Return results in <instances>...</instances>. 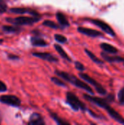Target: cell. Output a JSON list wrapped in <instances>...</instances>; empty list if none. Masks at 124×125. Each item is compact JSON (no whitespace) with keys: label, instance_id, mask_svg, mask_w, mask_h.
Here are the masks:
<instances>
[{"label":"cell","instance_id":"1","mask_svg":"<svg viewBox=\"0 0 124 125\" xmlns=\"http://www.w3.org/2000/svg\"><path fill=\"white\" fill-rule=\"evenodd\" d=\"M56 74L58 77H60V78H63L64 80L68 81L69 83L73 84L74 86H77V88H80L83 90H85L92 95L94 94V92L93 91L92 88L90 86H88V84H86V83H84L83 81H82L81 80H80L79 78H77L76 76H75L72 74H69L68 73L59 71V70H56Z\"/></svg>","mask_w":124,"mask_h":125},{"label":"cell","instance_id":"2","mask_svg":"<svg viewBox=\"0 0 124 125\" xmlns=\"http://www.w3.org/2000/svg\"><path fill=\"white\" fill-rule=\"evenodd\" d=\"M40 20L39 16H33V17H28V16H20L17 18H7L6 21L13 25H29L33 24L36 22H38Z\"/></svg>","mask_w":124,"mask_h":125},{"label":"cell","instance_id":"3","mask_svg":"<svg viewBox=\"0 0 124 125\" xmlns=\"http://www.w3.org/2000/svg\"><path fill=\"white\" fill-rule=\"evenodd\" d=\"M67 103L70 105V107L74 111H86V105L80 100V99L72 92H67Z\"/></svg>","mask_w":124,"mask_h":125},{"label":"cell","instance_id":"4","mask_svg":"<svg viewBox=\"0 0 124 125\" xmlns=\"http://www.w3.org/2000/svg\"><path fill=\"white\" fill-rule=\"evenodd\" d=\"M79 76L83 79L85 81H86L87 83H88L89 84L92 85L96 91L101 95H105L107 94V90L99 83L97 82L95 79H94L93 78H91V76H89L88 75L84 73H79Z\"/></svg>","mask_w":124,"mask_h":125},{"label":"cell","instance_id":"5","mask_svg":"<svg viewBox=\"0 0 124 125\" xmlns=\"http://www.w3.org/2000/svg\"><path fill=\"white\" fill-rule=\"evenodd\" d=\"M88 21L91 23H94V25H96V26H98L99 28H100L103 31H105L107 34L110 35L111 37H115L116 36V34H115V31L113 29V28L109 24L105 23V21H101L99 19H88Z\"/></svg>","mask_w":124,"mask_h":125},{"label":"cell","instance_id":"6","mask_svg":"<svg viewBox=\"0 0 124 125\" xmlns=\"http://www.w3.org/2000/svg\"><path fill=\"white\" fill-rule=\"evenodd\" d=\"M0 103L14 107H18L20 105L21 101L15 95H2L0 97Z\"/></svg>","mask_w":124,"mask_h":125},{"label":"cell","instance_id":"7","mask_svg":"<svg viewBox=\"0 0 124 125\" xmlns=\"http://www.w3.org/2000/svg\"><path fill=\"white\" fill-rule=\"evenodd\" d=\"M77 31L81 34H83L86 36L91 37H97L103 36V34L101 31H99L97 30L90 29V28H86V27L80 26L77 28Z\"/></svg>","mask_w":124,"mask_h":125},{"label":"cell","instance_id":"8","mask_svg":"<svg viewBox=\"0 0 124 125\" xmlns=\"http://www.w3.org/2000/svg\"><path fill=\"white\" fill-rule=\"evenodd\" d=\"M33 56L38 57L39 59H42L43 60L50 62H58V59L56 57H55L54 56H53L52 54H50V53H47V52H34L32 53Z\"/></svg>","mask_w":124,"mask_h":125},{"label":"cell","instance_id":"9","mask_svg":"<svg viewBox=\"0 0 124 125\" xmlns=\"http://www.w3.org/2000/svg\"><path fill=\"white\" fill-rule=\"evenodd\" d=\"M10 12L15 13V14H25V13H28L30 14L33 16H39V13L32 10V9H29V8H23V7H15V8H12L10 9Z\"/></svg>","mask_w":124,"mask_h":125},{"label":"cell","instance_id":"10","mask_svg":"<svg viewBox=\"0 0 124 125\" xmlns=\"http://www.w3.org/2000/svg\"><path fill=\"white\" fill-rule=\"evenodd\" d=\"M101 56L103 58V59L107 62H124V57L120 56H110L109 54H107L105 52H102L101 53Z\"/></svg>","mask_w":124,"mask_h":125},{"label":"cell","instance_id":"11","mask_svg":"<svg viewBox=\"0 0 124 125\" xmlns=\"http://www.w3.org/2000/svg\"><path fill=\"white\" fill-rule=\"evenodd\" d=\"M100 48L102 49L103 51H105V53H108V54H117L119 51L118 49L113 46L111 44L107 43V42H102L100 44Z\"/></svg>","mask_w":124,"mask_h":125},{"label":"cell","instance_id":"12","mask_svg":"<svg viewBox=\"0 0 124 125\" xmlns=\"http://www.w3.org/2000/svg\"><path fill=\"white\" fill-rule=\"evenodd\" d=\"M45 124L42 116L39 114L34 113L29 119V125H44Z\"/></svg>","mask_w":124,"mask_h":125},{"label":"cell","instance_id":"13","mask_svg":"<svg viewBox=\"0 0 124 125\" xmlns=\"http://www.w3.org/2000/svg\"><path fill=\"white\" fill-rule=\"evenodd\" d=\"M31 42L32 45L34 46H37V47H45L47 46L48 44V42L44 40L43 39L38 37H33L31 39Z\"/></svg>","mask_w":124,"mask_h":125},{"label":"cell","instance_id":"14","mask_svg":"<svg viewBox=\"0 0 124 125\" xmlns=\"http://www.w3.org/2000/svg\"><path fill=\"white\" fill-rule=\"evenodd\" d=\"M56 18L58 21V23L63 26H69V23L67 18V17L61 12H58L56 13Z\"/></svg>","mask_w":124,"mask_h":125},{"label":"cell","instance_id":"15","mask_svg":"<svg viewBox=\"0 0 124 125\" xmlns=\"http://www.w3.org/2000/svg\"><path fill=\"white\" fill-rule=\"evenodd\" d=\"M54 48H55V49L56 50V51L59 53V55H60L63 59L67 60L68 62H71V61H72L71 58H70V57L68 56V54L64 51V49L62 48L61 46H60V45H58V44H55V45H54Z\"/></svg>","mask_w":124,"mask_h":125},{"label":"cell","instance_id":"16","mask_svg":"<svg viewBox=\"0 0 124 125\" xmlns=\"http://www.w3.org/2000/svg\"><path fill=\"white\" fill-rule=\"evenodd\" d=\"M2 29L4 31L7 33H16L21 31V28L18 27L17 25L15 26H3Z\"/></svg>","mask_w":124,"mask_h":125},{"label":"cell","instance_id":"17","mask_svg":"<svg viewBox=\"0 0 124 125\" xmlns=\"http://www.w3.org/2000/svg\"><path fill=\"white\" fill-rule=\"evenodd\" d=\"M85 52L87 53V55L89 56V58H90L94 62H95V63H96V64H104V62L102 61L101 59H99L98 57H96V56L94 55V53H93L91 51H89V50H88V49H85Z\"/></svg>","mask_w":124,"mask_h":125},{"label":"cell","instance_id":"18","mask_svg":"<svg viewBox=\"0 0 124 125\" xmlns=\"http://www.w3.org/2000/svg\"><path fill=\"white\" fill-rule=\"evenodd\" d=\"M50 116L53 118V119L58 124V125H69V122H66V121H64L63 119H61L59 116H58L55 113H53V112H51V111H50Z\"/></svg>","mask_w":124,"mask_h":125},{"label":"cell","instance_id":"19","mask_svg":"<svg viewBox=\"0 0 124 125\" xmlns=\"http://www.w3.org/2000/svg\"><path fill=\"white\" fill-rule=\"evenodd\" d=\"M43 25L52 29H58L59 26H58L55 22L52 21H49V20H46L43 22Z\"/></svg>","mask_w":124,"mask_h":125},{"label":"cell","instance_id":"20","mask_svg":"<svg viewBox=\"0 0 124 125\" xmlns=\"http://www.w3.org/2000/svg\"><path fill=\"white\" fill-rule=\"evenodd\" d=\"M54 37H55V40L58 42H59V43H65V42H67V37H64V35H61V34H55Z\"/></svg>","mask_w":124,"mask_h":125},{"label":"cell","instance_id":"21","mask_svg":"<svg viewBox=\"0 0 124 125\" xmlns=\"http://www.w3.org/2000/svg\"><path fill=\"white\" fill-rule=\"evenodd\" d=\"M118 102L121 105H124V87L122 88L118 94Z\"/></svg>","mask_w":124,"mask_h":125},{"label":"cell","instance_id":"22","mask_svg":"<svg viewBox=\"0 0 124 125\" xmlns=\"http://www.w3.org/2000/svg\"><path fill=\"white\" fill-rule=\"evenodd\" d=\"M51 81L56 85L60 86H66V84L58 78H56V77H52L51 78Z\"/></svg>","mask_w":124,"mask_h":125},{"label":"cell","instance_id":"23","mask_svg":"<svg viewBox=\"0 0 124 125\" xmlns=\"http://www.w3.org/2000/svg\"><path fill=\"white\" fill-rule=\"evenodd\" d=\"M7 5L4 0H0V14H2L7 11Z\"/></svg>","mask_w":124,"mask_h":125},{"label":"cell","instance_id":"24","mask_svg":"<svg viewBox=\"0 0 124 125\" xmlns=\"http://www.w3.org/2000/svg\"><path fill=\"white\" fill-rule=\"evenodd\" d=\"M76 69H77L80 71H84L85 70V66L80 62H75V63Z\"/></svg>","mask_w":124,"mask_h":125},{"label":"cell","instance_id":"25","mask_svg":"<svg viewBox=\"0 0 124 125\" xmlns=\"http://www.w3.org/2000/svg\"><path fill=\"white\" fill-rule=\"evenodd\" d=\"M7 91V86L5 83L0 81V92H4Z\"/></svg>","mask_w":124,"mask_h":125},{"label":"cell","instance_id":"26","mask_svg":"<svg viewBox=\"0 0 124 125\" xmlns=\"http://www.w3.org/2000/svg\"><path fill=\"white\" fill-rule=\"evenodd\" d=\"M105 99L108 101V103H112V102H113L115 100V96L111 94H109L107 97V98H105Z\"/></svg>","mask_w":124,"mask_h":125},{"label":"cell","instance_id":"27","mask_svg":"<svg viewBox=\"0 0 124 125\" xmlns=\"http://www.w3.org/2000/svg\"><path fill=\"white\" fill-rule=\"evenodd\" d=\"M8 59H12V60H15V59H19V56L17 55H13V54H10L8 56Z\"/></svg>","mask_w":124,"mask_h":125},{"label":"cell","instance_id":"28","mask_svg":"<svg viewBox=\"0 0 124 125\" xmlns=\"http://www.w3.org/2000/svg\"><path fill=\"white\" fill-rule=\"evenodd\" d=\"M3 42V40H1V39H0V45Z\"/></svg>","mask_w":124,"mask_h":125},{"label":"cell","instance_id":"29","mask_svg":"<svg viewBox=\"0 0 124 125\" xmlns=\"http://www.w3.org/2000/svg\"><path fill=\"white\" fill-rule=\"evenodd\" d=\"M0 122H1V119H0Z\"/></svg>","mask_w":124,"mask_h":125},{"label":"cell","instance_id":"30","mask_svg":"<svg viewBox=\"0 0 124 125\" xmlns=\"http://www.w3.org/2000/svg\"></svg>","mask_w":124,"mask_h":125}]
</instances>
